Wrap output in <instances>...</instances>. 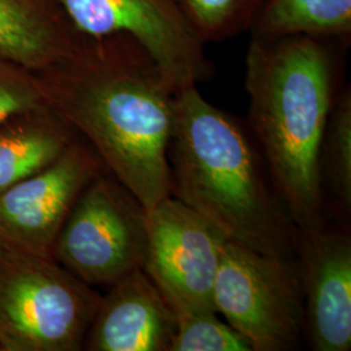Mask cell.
<instances>
[{"label": "cell", "mask_w": 351, "mask_h": 351, "mask_svg": "<svg viewBox=\"0 0 351 351\" xmlns=\"http://www.w3.org/2000/svg\"><path fill=\"white\" fill-rule=\"evenodd\" d=\"M108 288L82 350L169 351L177 316L147 274L139 268Z\"/></svg>", "instance_id": "cell-11"}, {"label": "cell", "mask_w": 351, "mask_h": 351, "mask_svg": "<svg viewBox=\"0 0 351 351\" xmlns=\"http://www.w3.org/2000/svg\"><path fill=\"white\" fill-rule=\"evenodd\" d=\"M213 303L251 350L298 348L304 330V301L298 263L293 258L264 254L226 239Z\"/></svg>", "instance_id": "cell-5"}, {"label": "cell", "mask_w": 351, "mask_h": 351, "mask_svg": "<svg viewBox=\"0 0 351 351\" xmlns=\"http://www.w3.org/2000/svg\"><path fill=\"white\" fill-rule=\"evenodd\" d=\"M249 32L256 38L349 37L351 0H263Z\"/></svg>", "instance_id": "cell-14"}, {"label": "cell", "mask_w": 351, "mask_h": 351, "mask_svg": "<svg viewBox=\"0 0 351 351\" xmlns=\"http://www.w3.org/2000/svg\"><path fill=\"white\" fill-rule=\"evenodd\" d=\"M147 242V210L104 169L75 202L52 258L93 288L111 287L143 268Z\"/></svg>", "instance_id": "cell-6"}, {"label": "cell", "mask_w": 351, "mask_h": 351, "mask_svg": "<svg viewBox=\"0 0 351 351\" xmlns=\"http://www.w3.org/2000/svg\"><path fill=\"white\" fill-rule=\"evenodd\" d=\"M294 250L304 301V328L315 351L351 348V237L346 232L295 233Z\"/></svg>", "instance_id": "cell-10"}, {"label": "cell", "mask_w": 351, "mask_h": 351, "mask_svg": "<svg viewBox=\"0 0 351 351\" xmlns=\"http://www.w3.org/2000/svg\"><path fill=\"white\" fill-rule=\"evenodd\" d=\"M101 295L51 256L0 243V351H78Z\"/></svg>", "instance_id": "cell-4"}, {"label": "cell", "mask_w": 351, "mask_h": 351, "mask_svg": "<svg viewBox=\"0 0 351 351\" xmlns=\"http://www.w3.org/2000/svg\"><path fill=\"white\" fill-rule=\"evenodd\" d=\"M106 169L81 136L50 165L0 194V243L52 258L75 202Z\"/></svg>", "instance_id": "cell-9"}, {"label": "cell", "mask_w": 351, "mask_h": 351, "mask_svg": "<svg viewBox=\"0 0 351 351\" xmlns=\"http://www.w3.org/2000/svg\"><path fill=\"white\" fill-rule=\"evenodd\" d=\"M37 73L51 106L146 210L171 197L168 147L177 90L137 40L84 36Z\"/></svg>", "instance_id": "cell-1"}, {"label": "cell", "mask_w": 351, "mask_h": 351, "mask_svg": "<svg viewBox=\"0 0 351 351\" xmlns=\"http://www.w3.org/2000/svg\"><path fill=\"white\" fill-rule=\"evenodd\" d=\"M147 233L142 269L176 316L217 313L213 288L226 234L173 197L147 210Z\"/></svg>", "instance_id": "cell-7"}, {"label": "cell", "mask_w": 351, "mask_h": 351, "mask_svg": "<svg viewBox=\"0 0 351 351\" xmlns=\"http://www.w3.org/2000/svg\"><path fill=\"white\" fill-rule=\"evenodd\" d=\"M335 75L324 39H251L245 80L249 128L277 194L300 230L326 226L319 156L336 98Z\"/></svg>", "instance_id": "cell-2"}, {"label": "cell", "mask_w": 351, "mask_h": 351, "mask_svg": "<svg viewBox=\"0 0 351 351\" xmlns=\"http://www.w3.org/2000/svg\"><path fill=\"white\" fill-rule=\"evenodd\" d=\"M80 137L52 106L0 124V194L53 163Z\"/></svg>", "instance_id": "cell-13"}, {"label": "cell", "mask_w": 351, "mask_h": 351, "mask_svg": "<svg viewBox=\"0 0 351 351\" xmlns=\"http://www.w3.org/2000/svg\"><path fill=\"white\" fill-rule=\"evenodd\" d=\"M82 37L60 0H0V53L34 72L63 59Z\"/></svg>", "instance_id": "cell-12"}, {"label": "cell", "mask_w": 351, "mask_h": 351, "mask_svg": "<svg viewBox=\"0 0 351 351\" xmlns=\"http://www.w3.org/2000/svg\"><path fill=\"white\" fill-rule=\"evenodd\" d=\"M217 313H197L177 317L169 351H252L236 329Z\"/></svg>", "instance_id": "cell-17"}, {"label": "cell", "mask_w": 351, "mask_h": 351, "mask_svg": "<svg viewBox=\"0 0 351 351\" xmlns=\"http://www.w3.org/2000/svg\"><path fill=\"white\" fill-rule=\"evenodd\" d=\"M171 197L252 250L293 258L297 228L254 137L197 86L176 94L168 147Z\"/></svg>", "instance_id": "cell-3"}, {"label": "cell", "mask_w": 351, "mask_h": 351, "mask_svg": "<svg viewBox=\"0 0 351 351\" xmlns=\"http://www.w3.org/2000/svg\"><path fill=\"white\" fill-rule=\"evenodd\" d=\"M75 29L86 37L125 34L150 53L171 85L197 86L213 77L206 43L176 0H60Z\"/></svg>", "instance_id": "cell-8"}, {"label": "cell", "mask_w": 351, "mask_h": 351, "mask_svg": "<svg viewBox=\"0 0 351 351\" xmlns=\"http://www.w3.org/2000/svg\"><path fill=\"white\" fill-rule=\"evenodd\" d=\"M204 43L247 32L263 0H176Z\"/></svg>", "instance_id": "cell-16"}, {"label": "cell", "mask_w": 351, "mask_h": 351, "mask_svg": "<svg viewBox=\"0 0 351 351\" xmlns=\"http://www.w3.org/2000/svg\"><path fill=\"white\" fill-rule=\"evenodd\" d=\"M322 184L330 190L341 213L351 210V93L335 98L320 146Z\"/></svg>", "instance_id": "cell-15"}, {"label": "cell", "mask_w": 351, "mask_h": 351, "mask_svg": "<svg viewBox=\"0 0 351 351\" xmlns=\"http://www.w3.org/2000/svg\"><path fill=\"white\" fill-rule=\"evenodd\" d=\"M51 106L37 72L0 53V124Z\"/></svg>", "instance_id": "cell-18"}]
</instances>
